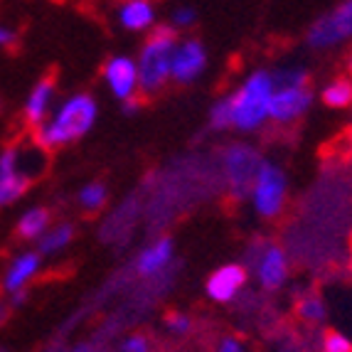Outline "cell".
Returning a JSON list of instances; mask_svg holds the SVG:
<instances>
[{
    "instance_id": "obj_1",
    "label": "cell",
    "mask_w": 352,
    "mask_h": 352,
    "mask_svg": "<svg viewBox=\"0 0 352 352\" xmlns=\"http://www.w3.org/2000/svg\"><path fill=\"white\" fill-rule=\"evenodd\" d=\"M274 74L269 67L252 69L229 94L217 99L207 113L212 133L256 135L269 129V106L274 96Z\"/></svg>"
},
{
    "instance_id": "obj_2",
    "label": "cell",
    "mask_w": 352,
    "mask_h": 352,
    "mask_svg": "<svg viewBox=\"0 0 352 352\" xmlns=\"http://www.w3.org/2000/svg\"><path fill=\"white\" fill-rule=\"evenodd\" d=\"M99 121V101L87 91H74L57 99L50 116L32 129V141L42 151H59L82 141Z\"/></svg>"
},
{
    "instance_id": "obj_3",
    "label": "cell",
    "mask_w": 352,
    "mask_h": 352,
    "mask_svg": "<svg viewBox=\"0 0 352 352\" xmlns=\"http://www.w3.org/2000/svg\"><path fill=\"white\" fill-rule=\"evenodd\" d=\"M249 271V281L264 296L283 294L291 286L294 276V256L278 239L254 236L244 247V261Z\"/></svg>"
},
{
    "instance_id": "obj_4",
    "label": "cell",
    "mask_w": 352,
    "mask_h": 352,
    "mask_svg": "<svg viewBox=\"0 0 352 352\" xmlns=\"http://www.w3.org/2000/svg\"><path fill=\"white\" fill-rule=\"evenodd\" d=\"M177 32L168 25H158L151 30L141 42V50L135 54L138 67V82H141V96H155L170 84L173 52L177 45Z\"/></svg>"
},
{
    "instance_id": "obj_5",
    "label": "cell",
    "mask_w": 352,
    "mask_h": 352,
    "mask_svg": "<svg viewBox=\"0 0 352 352\" xmlns=\"http://www.w3.org/2000/svg\"><path fill=\"white\" fill-rule=\"evenodd\" d=\"M264 153L252 141H229L219 148V180H222L224 192L232 200H247V192L252 188L258 168L264 163Z\"/></svg>"
},
{
    "instance_id": "obj_6",
    "label": "cell",
    "mask_w": 352,
    "mask_h": 352,
    "mask_svg": "<svg viewBox=\"0 0 352 352\" xmlns=\"http://www.w3.org/2000/svg\"><path fill=\"white\" fill-rule=\"evenodd\" d=\"M291 200V182L283 165L264 160L247 192L249 210L261 222H278L286 214Z\"/></svg>"
},
{
    "instance_id": "obj_7",
    "label": "cell",
    "mask_w": 352,
    "mask_h": 352,
    "mask_svg": "<svg viewBox=\"0 0 352 352\" xmlns=\"http://www.w3.org/2000/svg\"><path fill=\"white\" fill-rule=\"evenodd\" d=\"M347 42H352V0L338 3L305 30V47L313 52H333Z\"/></svg>"
},
{
    "instance_id": "obj_8",
    "label": "cell",
    "mask_w": 352,
    "mask_h": 352,
    "mask_svg": "<svg viewBox=\"0 0 352 352\" xmlns=\"http://www.w3.org/2000/svg\"><path fill=\"white\" fill-rule=\"evenodd\" d=\"M23 146H8L0 153V207H12L30 192L40 163L25 160Z\"/></svg>"
},
{
    "instance_id": "obj_9",
    "label": "cell",
    "mask_w": 352,
    "mask_h": 352,
    "mask_svg": "<svg viewBox=\"0 0 352 352\" xmlns=\"http://www.w3.org/2000/svg\"><path fill=\"white\" fill-rule=\"evenodd\" d=\"M316 104V91L311 84H281L274 89L269 106V126L291 129L308 116Z\"/></svg>"
},
{
    "instance_id": "obj_10",
    "label": "cell",
    "mask_w": 352,
    "mask_h": 352,
    "mask_svg": "<svg viewBox=\"0 0 352 352\" xmlns=\"http://www.w3.org/2000/svg\"><path fill=\"white\" fill-rule=\"evenodd\" d=\"M210 54H207L205 42L200 37L180 35L177 37L175 52H173L170 67V84L175 87H190L207 72Z\"/></svg>"
},
{
    "instance_id": "obj_11",
    "label": "cell",
    "mask_w": 352,
    "mask_h": 352,
    "mask_svg": "<svg viewBox=\"0 0 352 352\" xmlns=\"http://www.w3.org/2000/svg\"><path fill=\"white\" fill-rule=\"evenodd\" d=\"M249 271L241 261L217 266L205 281V296L217 305H234L249 291Z\"/></svg>"
},
{
    "instance_id": "obj_12",
    "label": "cell",
    "mask_w": 352,
    "mask_h": 352,
    "mask_svg": "<svg viewBox=\"0 0 352 352\" xmlns=\"http://www.w3.org/2000/svg\"><path fill=\"white\" fill-rule=\"evenodd\" d=\"M101 82L118 104L141 96L138 67H135V57H131V54H111L106 59L101 67Z\"/></svg>"
},
{
    "instance_id": "obj_13",
    "label": "cell",
    "mask_w": 352,
    "mask_h": 352,
    "mask_svg": "<svg viewBox=\"0 0 352 352\" xmlns=\"http://www.w3.org/2000/svg\"><path fill=\"white\" fill-rule=\"evenodd\" d=\"M173 266H175V241L170 236H155L133 258V271L138 278L165 276Z\"/></svg>"
},
{
    "instance_id": "obj_14",
    "label": "cell",
    "mask_w": 352,
    "mask_h": 352,
    "mask_svg": "<svg viewBox=\"0 0 352 352\" xmlns=\"http://www.w3.org/2000/svg\"><path fill=\"white\" fill-rule=\"evenodd\" d=\"M42 266H45V256H42L37 249H25V252L15 254L8 264L6 274H3V294L12 296V294H23L28 291L30 283L40 276Z\"/></svg>"
},
{
    "instance_id": "obj_15",
    "label": "cell",
    "mask_w": 352,
    "mask_h": 352,
    "mask_svg": "<svg viewBox=\"0 0 352 352\" xmlns=\"http://www.w3.org/2000/svg\"><path fill=\"white\" fill-rule=\"evenodd\" d=\"M294 318L296 323L303 325L308 330L323 328L328 320V300L320 294V288L313 283H300L294 288Z\"/></svg>"
},
{
    "instance_id": "obj_16",
    "label": "cell",
    "mask_w": 352,
    "mask_h": 352,
    "mask_svg": "<svg viewBox=\"0 0 352 352\" xmlns=\"http://www.w3.org/2000/svg\"><path fill=\"white\" fill-rule=\"evenodd\" d=\"M116 25L131 35H148L158 28V6L155 0H118Z\"/></svg>"
},
{
    "instance_id": "obj_17",
    "label": "cell",
    "mask_w": 352,
    "mask_h": 352,
    "mask_svg": "<svg viewBox=\"0 0 352 352\" xmlns=\"http://www.w3.org/2000/svg\"><path fill=\"white\" fill-rule=\"evenodd\" d=\"M59 99L57 82L54 79H40L35 87L30 89L28 96H25L23 104V118L30 129H37V126L50 116V111L54 109Z\"/></svg>"
},
{
    "instance_id": "obj_18",
    "label": "cell",
    "mask_w": 352,
    "mask_h": 352,
    "mask_svg": "<svg viewBox=\"0 0 352 352\" xmlns=\"http://www.w3.org/2000/svg\"><path fill=\"white\" fill-rule=\"evenodd\" d=\"M76 239V227L72 222H52L50 229L40 239L35 241V249L45 258H54L59 254H65L67 249L74 244Z\"/></svg>"
},
{
    "instance_id": "obj_19",
    "label": "cell",
    "mask_w": 352,
    "mask_h": 352,
    "mask_svg": "<svg viewBox=\"0 0 352 352\" xmlns=\"http://www.w3.org/2000/svg\"><path fill=\"white\" fill-rule=\"evenodd\" d=\"M50 224H52V212L42 205H32V207H28V210H23V214L18 217V222H15V234H18V239L35 244V241L50 229Z\"/></svg>"
},
{
    "instance_id": "obj_20",
    "label": "cell",
    "mask_w": 352,
    "mask_h": 352,
    "mask_svg": "<svg viewBox=\"0 0 352 352\" xmlns=\"http://www.w3.org/2000/svg\"><path fill=\"white\" fill-rule=\"evenodd\" d=\"M320 101L333 111L352 109V76H335L320 89Z\"/></svg>"
},
{
    "instance_id": "obj_21",
    "label": "cell",
    "mask_w": 352,
    "mask_h": 352,
    "mask_svg": "<svg viewBox=\"0 0 352 352\" xmlns=\"http://www.w3.org/2000/svg\"><path fill=\"white\" fill-rule=\"evenodd\" d=\"M106 202H109V188L99 180L87 182V185H82L79 192H76V205H79L82 212H87V214L101 212L106 207Z\"/></svg>"
},
{
    "instance_id": "obj_22",
    "label": "cell",
    "mask_w": 352,
    "mask_h": 352,
    "mask_svg": "<svg viewBox=\"0 0 352 352\" xmlns=\"http://www.w3.org/2000/svg\"><path fill=\"white\" fill-rule=\"evenodd\" d=\"M311 333L313 330L303 328V325L298 330L294 328L283 330V333L276 335V340H274L276 342V352H318V340L316 342L305 340Z\"/></svg>"
},
{
    "instance_id": "obj_23",
    "label": "cell",
    "mask_w": 352,
    "mask_h": 352,
    "mask_svg": "<svg viewBox=\"0 0 352 352\" xmlns=\"http://www.w3.org/2000/svg\"><path fill=\"white\" fill-rule=\"evenodd\" d=\"M271 74H274L276 87H281V84H311V72L300 62H283V65L274 67Z\"/></svg>"
},
{
    "instance_id": "obj_24",
    "label": "cell",
    "mask_w": 352,
    "mask_h": 352,
    "mask_svg": "<svg viewBox=\"0 0 352 352\" xmlns=\"http://www.w3.org/2000/svg\"><path fill=\"white\" fill-rule=\"evenodd\" d=\"M197 10H195L192 6H188V3H180V6H175L170 10V15H168V28L175 30L177 35H182V32H188V30H192L195 25H197Z\"/></svg>"
},
{
    "instance_id": "obj_25",
    "label": "cell",
    "mask_w": 352,
    "mask_h": 352,
    "mask_svg": "<svg viewBox=\"0 0 352 352\" xmlns=\"http://www.w3.org/2000/svg\"><path fill=\"white\" fill-rule=\"evenodd\" d=\"M163 328L173 338H188L195 330V318L185 311H170L163 318Z\"/></svg>"
},
{
    "instance_id": "obj_26",
    "label": "cell",
    "mask_w": 352,
    "mask_h": 352,
    "mask_svg": "<svg viewBox=\"0 0 352 352\" xmlns=\"http://www.w3.org/2000/svg\"><path fill=\"white\" fill-rule=\"evenodd\" d=\"M318 352H352V338L342 330H323L318 335Z\"/></svg>"
},
{
    "instance_id": "obj_27",
    "label": "cell",
    "mask_w": 352,
    "mask_h": 352,
    "mask_svg": "<svg viewBox=\"0 0 352 352\" xmlns=\"http://www.w3.org/2000/svg\"><path fill=\"white\" fill-rule=\"evenodd\" d=\"M116 352H155V345L146 333H129L118 340Z\"/></svg>"
},
{
    "instance_id": "obj_28",
    "label": "cell",
    "mask_w": 352,
    "mask_h": 352,
    "mask_svg": "<svg viewBox=\"0 0 352 352\" xmlns=\"http://www.w3.org/2000/svg\"><path fill=\"white\" fill-rule=\"evenodd\" d=\"M212 352H249V350H247V342L241 340L239 335H222V338L214 342Z\"/></svg>"
},
{
    "instance_id": "obj_29",
    "label": "cell",
    "mask_w": 352,
    "mask_h": 352,
    "mask_svg": "<svg viewBox=\"0 0 352 352\" xmlns=\"http://www.w3.org/2000/svg\"><path fill=\"white\" fill-rule=\"evenodd\" d=\"M20 40L18 30L12 28V25L0 23V50H8V47H15Z\"/></svg>"
},
{
    "instance_id": "obj_30",
    "label": "cell",
    "mask_w": 352,
    "mask_h": 352,
    "mask_svg": "<svg viewBox=\"0 0 352 352\" xmlns=\"http://www.w3.org/2000/svg\"><path fill=\"white\" fill-rule=\"evenodd\" d=\"M121 111L126 113V116H133V113L141 111V96H135V99H129L121 104Z\"/></svg>"
},
{
    "instance_id": "obj_31",
    "label": "cell",
    "mask_w": 352,
    "mask_h": 352,
    "mask_svg": "<svg viewBox=\"0 0 352 352\" xmlns=\"http://www.w3.org/2000/svg\"><path fill=\"white\" fill-rule=\"evenodd\" d=\"M345 269H347V276L352 278V236H350V244H347V256H345Z\"/></svg>"
},
{
    "instance_id": "obj_32",
    "label": "cell",
    "mask_w": 352,
    "mask_h": 352,
    "mask_svg": "<svg viewBox=\"0 0 352 352\" xmlns=\"http://www.w3.org/2000/svg\"><path fill=\"white\" fill-rule=\"evenodd\" d=\"M69 352H96V350H94V345H91V342H79V345H74Z\"/></svg>"
},
{
    "instance_id": "obj_33",
    "label": "cell",
    "mask_w": 352,
    "mask_h": 352,
    "mask_svg": "<svg viewBox=\"0 0 352 352\" xmlns=\"http://www.w3.org/2000/svg\"><path fill=\"white\" fill-rule=\"evenodd\" d=\"M10 305V303H8ZM8 305L6 303H0V320H6V313H8Z\"/></svg>"
},
{
    "instance_id": "obj_34",
    "label": "cell",
    "mask_w": 352,
    "mask_h": 352,
    "mask_svg": "<svg viewBox=\"0 0 352 352\" xmlns=\"http://www.w3.org/2000/svg\"><path fill=\"white\" fill-rule=\"evenodd\" d=\"M347 76H352V52H350V57H347Z\"/></svg>"
},
{
    "instance_id": "obj_35",
    "label": "cell",
    "mask_w": 352,
    "mask_h": 352,
    "mask_svg": "<svg viewBox=\"0 0 352 352\" xmlns=\"http://www.w3.org/2000/svg\"><path fill=\"white\" fill-rule=\"evenodd\" d=\"M350 135H352V129H350Z\"/></svg>"
}]
</instances>
